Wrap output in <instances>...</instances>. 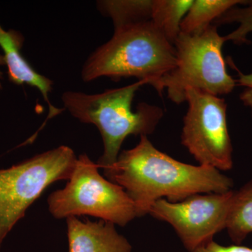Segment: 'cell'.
<instances>
[{
  "label": "cell",
  "instance_id": "obj_1",
  "mask_svg": "<svg viewBox=\"0 0 252 252\" xmlns=\"http://www.w3.org/2000/svg\"><path fill=\"white\" fill-rule=\"evenodd\" d=\"M104 175L125 190L138 217L149 215L160 199L175 203L195 194L226 193L234 186L217 169L185 163L160 152L147 136H141L134 148L123 151Z\"/></svg>",
  "mask_w": 252,
  "mask_h": 252
},
{
  "label": "cell",
  "instance_id": "obj_2",
  "mask_svg": "<svg viewBox=\"0 0 252 252\" xmlns=\"http://www.w3.org/2000/svg\"><path fill=\"white\" fill-rule=\"evenodd\" d=\"M177 63L176 50L152 21L114 29L112 37L86 60L81 79L135 77L162 94L161 82Z\"/></svg>",
  "mask_w": 252,
  "mask_h": 252
},
{
  "label": "cell",
  "instance_id": "obj_3",
  "mask_svg": "<svg viewBox=\"0 0 252 252\" xmlns=\"http://www.w3.org/2000/svg\"><path fill=\"white\" fill-rule=\"evenodd\" d=\"M144 85L138 81L100 94L66 91L62 94L64 109L79 122L94 124L100 132L104 152L97 163L99 168L106 170L117 161L128 136L151 135L163 117L162 109L153 104L142 102L132 109L136 92Z\"/></svg>",
  "mask_w": 252,
  "mask_h": 252
},
{
  "label": "cell",
  "instance_id": "obj_4",
  "mask_svg": "<svg viewBox=\"0 0 252 252\" xmlns=\"http://www.w3.org/2000/svg\"><path fill=\"white\" fill-rule=\"evenodd\" d=\"M225 41L216 26L200 34L180 33L174 46L177 63L175 67L163 78L162 92L166 91L172 102H186L187 91L193 89L220 96L229 94L236 86L225 67L222 47Z\"/></svg>",
  "mask_w": 252,
  "mask_h": 252
},
{
  "label": "cell",
  "instance_id": "obj_5",
  "mask_svg": "<svg viewBox=\"0 0 252 252\" xmlns=\"http://www.w3.org/2000/svg\"><path fill=\"white\" fill-rule=\"evenodd\" d=\"M98 169L86 154L77 158L67 185L48 198L50 213L55 218L90 215L124 227L138 217L125 190L104 178Z\"/></svg>",
  "mask_w": 252,
  "mask_h": 252
},
{
  "label": "cell",
  "instance_id": "obj_6",
  "mask_svg": "<svg viewBox=\"0 0 252 252\" xmlns=\"http://www.w3.org/2000/svg\"><path fill=\"white\" fill-rule=\"evenodd\" d=\"M77 161L72 149L61 146L0 170V246L28 207L49 185L69 180Z\"/></svg>",
  "mask_w": 252,
  "mask_h": 252
},
{
  "label": "cell",
  "instance_id": "obj_7",
  "mask_svg": "<svg viewBox=\"0 0 252 252\" xmlns=\"http://www.w3.org/2000/svg\"><path fill=\"white\" fill-rule=\"evenodd\" d=\"M181 141L199 165L228 171L233 166V145L227 125V104L219 96L190 89Z\"/></svg>",
  "mask_w": 252,
  "mask_h": 252
},
{
  "label": "cell",
  "instance_id": "obj_8",
  "mask_svg": "<svg viewBox=\"0 0 252 252\" xmlns=\"http://www.w3.org/2000/svg\"><path fill=\"white\" fill-rule=\"evenodd\" d=\"M233 190L223 193H199L180 202L160 199L149 215L169 223L187 251L191 252L214 240L225 229Z\"/></svg>",
  "mask_w": 252,
  "mask_h": 252
},
{
  "label": "cell",
  "instance_id": "obj_9",
  "mask_svg": "<svg viewBox=\"0 0 252 252\" xmlns=\"http://www.w3.org/2000/svg\"><path fill=\"white\" fill-rule=\"evenodd\" d=\"M23 41L24 39L19 32L13 30L6 31L0 26V47L4 53L3 56L7 67L9 81L17 85L27 84L36 88L49 106V114L39 129L40 131L48 121L59 115L63 110L54 107L50 101L49 94L52 91L54 81L36 72L23 57L21 51ZM39 131L34 137L38 135Z\"/></svg>",
  "mask_w": 252,
  "mask_h": 252
},
{
  "label": "cell",
  "instance_id": "obj_10",
  "mask_svg": "<svg viewBox=\"0 0 252 252\" xmlns=\"http://www.w3.org/2000/svg\"><path fill=\"white\" fill-rule=\"evenodd\" d=\"M69 252H131L127 239L119 234L115 224L101 220L82 221L67 218Z\"/></svg>",
  "mask_w": 252,
  "mask_h": 252
},
{
  "label": "cell",
  "instance_id": "obj_11",
  "mask_svg": "<svg viewBox=\"0 0 252 252\" xmlns=\"http://www.w3.org/2000/svg\"><path fill=\"white\" fill-rule=\"evenodd\" d=\"M248 1L243 0H193L181 23V33L190 35L200 34L227 11L238 5L247 4Z\"/></svg>",
  "mask_w": 252,
  "mask_h": 252
},
{
  "label": "cell",
  "instance_id": "obj_12",
  "mask_svg": "<svg viewBox=\"0 0 252 252\" xmlns=\"http://www.w3.org/2000/svg\"><path fill=\"white\" fill-rule=\"evenodd\" d=\"M225 229L235 245H241L252 233V180L233 190Z\"/></svg>",
  "mask_w": 252,
  "mask_h": 252
},
{
  "label": "cell",
  "instance_id": "obj_13",
  "mask_svg": "<svg viewBox=\"0 0 252 252\" xmlns=\"http://www.w3.org/2000/svg\"><path fill=\"white\" fill-rule=\"evenodd\" d=\"M153 0H103L97 3L101 14L112 20L114 29L152 21Z\"/></svg>",
  "mask_w": 252,
  "mask_h": 252
},
{
  "label": "cell",
  "instance_id": "obj_14",
  "mask_svg": "<svg viewBox=\"0 0 252 252\" xmlns=\"http://www.w3.org/2000/svg\"><path fill=\"white\" fill-rule=\"evenodd\" d=\"M192 2L193 0H153L151 21L173 45Z\"/></svg>",
  "mask_w": 252,
  "mask_h": 252
},
{
  "label": "cell",
  "instance_id": "obj_15",
  "mask_svg": "<svg viewBox=\"0 0 252 252\" xmlns=\"http://www.w3.org/2000/svg\"><path fill=\"white\" fill-rule=\"evenodd\" d=\"M238 23L236 30L232 32L228 35L224 36L225 41H233L235 44H244L248 42L247 36L252 32V1H249L245 6H234L227 11L224 14L217 19L213 23L214 26H218L230 23ZM239 79L238 82L240 85L245 86L252 82V74L245 75L238 71Z\"/></svg>",
  "mask_w": 252,
  "mask_h": 252
},
{
  "label": "cell",
  "instance_id": "obj_16",
  "mask_svg": "<svg viewBox=\"0 0 252 252\" xmlns=\"http://www.w3.org/2000/svg\"><path fill=\"white\" fill-rule=\"evenodd\" d=\"M191 252H252V248L241 245L224 246L212 240Z\"/></svg>",
  "mask_w": 252,
  "mask_h": 252
},
{
  "label": "cell",
  "instance_id": "obj_17",
  "mask_svg": "<svg viewBox=\"0 0 252 252\" xmlns=\"http://www.w3.org/2000/svg\"><path fill=\"white\" fill-rule=\"evenodd\" d=\"M245 86L246 89L242 93L240 99L245 106L251 109L252 112V82Z\"/></svg>",
  "mask_w": 252,
  "mask_h": 252
},
{
  "label": "cell",
  "instance_id": "obj_18",
  "mask_svg": "<svg viewBox=\"0 0 252 252\" xmlns=\"http://www.w3.org/2000/svg\"><path fill=\"white\" fill-rule=\"evenodd\" d=\"M5 64L4 63V56H3V55L0 54V66H2ZM1 75H2V73L0 72V78H1ZM1 89V84H0V90Z\"/></svg>",
  "mask_w": 252,
  "mask_h": 252
}]
</instances>
